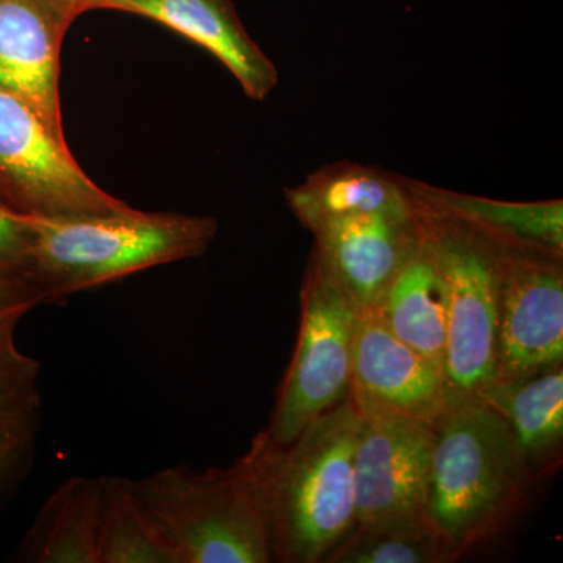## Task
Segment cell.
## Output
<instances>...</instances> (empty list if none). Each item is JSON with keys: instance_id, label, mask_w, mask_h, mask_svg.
<instances>
[{"instance_id": "20", "label": "cell", "mask_w": 563, "mask_h": 563, "mask_svg": "<svg viewBox=\"0 0 563 563\" xmlns=\"http://www.w3.org/2000/svg\"><path fill=\"white\" fill-rule=\"evenodd\" d=\"M428 518L357 525L324 563H442L457 559Z\"/></svg>"}, {"instance_id": "14", "label": "cell", "mask_w": 563, "mask_h": 563, "mask_svg": "<svg viewBox=\"0 0 563 563\" xmlns=\"http://www.w3.org/2000/svg\"><path fill=\"white\" fill-rule=\"evenodd\" d=\"M410 195L420 209L459 222L512 250L563 255V202H509L417 184Z\"/></svg>"}, {"instance_id": "10", "label": "cell", "mask_w": 563, "mask_h": 563, "mask_svg": "<svg viewBox=\"0 0 563 563\" xmlns=\"http://www.w3.org/2000/svg\"><path fill=\"white\" fill-rule=\"evenodd\" d=\"M85 13L80 0H0V88L29 103L60 139L62 44Z\"/></svg>"}, {"instance_id": "2", "label": "cell", "mask_w": 563, "mask_h": 563, "mask_svg": "<svg viewBox=\"0 0 563 563\" xmlns=\"http://www.w3.org/2000/svg\"><path fill=\"white\" fill-rule=\"evenodd\" d=\"M35 276L46 303L155 266L201 257L218 235L213 217L180 213L32 217Z\"/></svg>"}, {"instance_id": "1", "label": "cell", "mask_w": 563, "mask_h": 563, "mask_svg": "<svg viewBox=\"0 0 563 563\" xmlns=\"http://www.w3.org/2000/svg\"><path fill=\"white\" fill-rule=\"evenodd\" d=\"M361 412L351 396L292 442L255 437L246 459L261 487L273 562L324 563L357 526L354 454Z\"/></svg>"}, {"instance_id": "21", "label": "cell", "mask_w": 563, "mask_h": 563, "mask_svg": "<svg viewBox=\"0 0 563 563\" xmlns=\"http://www.w3.org/2000/svg\"><path fill=\"white\" fill-rule=\"evenodd\" d=\"M22 318L20 314L0 318V413L20 407H41V363L16 344Z\"/></svg>"}, {"instance_id": "15", "label": "cell", "mask_w": 563, "mask_h": 563, "mask_svg": "<svg viewBox=\"0 0 563 563\" xmlns=\"http://www.w3.org/2000/svg\"><path fill=\"white\" fill-rule=\"evenodd\" d=\"M424 218V217H422ZM374 309L402 343L444 374L448 342L446 287L428 239L396 274Z\"/></svg>"}, {"instance_id": "11", "label": "cell", "mask_w": 563, "mask_h": 563, "mask_svg": "<svg viewBox=\"0 0 563 563\" xmlns=\"http://www.w3.org/2000/svg\"><path fill=\"white\" fill-rule=\"evenodd\" d=\"M350 396L361 412L428 422L450 406L442 369L402 343L374 307L358 312Z\"/></svg>"}, {"instance_id": "22", "label": "cell", "mask_w": 563, "mask_h": 563, "mask_svg": "<svg viewBox=\"0 0 563 563\" xmlns=\"http://www.w3.org/2000/svg\"><path fill=\"white\" fill-rule=\"evenodd\" d=\"M41 407L0 413V495L27 468L40 429Z\"/></svg>"}, {"instance_id": "25", "label": "cell", "mask_w": 563, "mask_h": 563, "mask_svg": "<svg viewBox=\"0 0 563 563\" xmlns=\"http://www.w3.org/2000/svg\"><path fill=\"white\" fill-rule=\"evenodd\" d=\"M85 7H87L88 11L91 10H101L103 3L109 2V0H80Z\"/></svg>"}, {"instance_id": "8", "label": "cell", "mask_w": 563, "mask_h": 563, "mask_svg": "<svg viewBox=\"0 0 563 563\" xmlns=\"http://www.w3.org/2000/svg\"><path fill=\"white\" fill-rule=\"evenodd\" d=\"M562 363V257L501 246L496 380L517 379Z\"/></svg>"}, {"instance_id": "6", "label": "cell", "mask_w": 563, "mask_h": 563, "mask_svg": "<svg viewBox=\"0 0 563 563\" xmlns=\"http://www.w3.org/2000/svg\"><path fill=\"white\" fill-rule=\"evenodd\" d=\"M420 210L446 287L444 380L451 406L476 399L498 377L496 325L501 246L459 222Z\"/></svg>"}, {"instance_id": "13", "label": "cell", "mask_w": 563, "mask_h": 563, "mask_svg": "<svg viewBox=\"0 0 563 563\" xmlns=\"http://www.w3.org/2000/svg\"><path fill=\"white\" fill-rule=\"evenodd\" d=\"M101 10L158 22L209 51L252 101H265L279 84V70L252 40L232 0H109Z\"/></svg>"}, {"instance_id": "18", "label": "cell", "mask_w": 563, "mask_h": 563, "mask_svg": "<svg viewBox=\"0 0 563 563\" xmlns=\"http://www.w3.org/2000/svg\"><path fill=\"white\" fill-rule=\"evenodd\" d=\"M101 477L65 481L25 533L20 558L33 563H98Z\"/></svg>"}, {"instance_id": "24", "label": "cell", "mask_w": 563, "mask_h": 563, "mask_svg": "<svg viewBox=\"0 0 563 563\" xmlns=\"http://www.w3.org/2000/svg\"><path fill=\"white\" fill-rule=\"evenodd\" d=\"M46 303L38 285L21 277L0 273V318L20 314L25 317L35 307Z\"/></svg>"}, {"instance_id": "5", "label": "cell", "mask_w": 563, "mask_h": 563, "mask_svg": "<svg viewBox=\"0 0 563 563\" xmlns=\"http://www.w3.org/2000/svg\"><path fill=\"white\" fill-rule=\"evenodd\" d=\"M358 312L351 296L313 251L301 292V328L272 421L258 433L266 443L292 442L351 390L352 346Z\"/></svg>"}, {"instance_id": "7", "label": "cell", "mask_w": 563, "mask_h": 563, "mask_svg": "<svg viewBox=\"0 0 563 563\" xmlns=\"http://www.w3.org/2000/svg\"><path fill=\"white\" fill-rule=\"evenodd\" d=\"M0 199L40 218L124 213L132 207L102 190L81 169L66 139L0 88Z\"/></svg>"}, {"instance_id": "16", "label": "cell", "mask_w": 563, "mask_h": 563, "mask_svg": "<svg viewBox=\"0 0 563 563\" xmlns=\"http://www.w3.org/2000/svg\"><path fill=\"white\" fill-rule=\"evenodd\" d=\"M288 206L303 228L372 213H410L417 202L398 181L362 165L331 166L314 173L299 187L285 190Z\"/></svg>"}, {"instance_id": "12", "label": "cell", "mask_w": 563, "mask_h": 563, "mask_svg": "<svg viewBox=\"0 0 563 563\" xmlns=\"http://www.w3.org/2000/svg\"><path fill=\"white\" fill-rule=\"evenodd\" d=\"M314 252L358 310L383 299L424 239L420 207L410 213H372L324 222L312 231Z\"/></svg>"}, {"instance_id": "3", "label": "cell", "mask_w": 563, "mask_h": 563, "mask_svg": "<svg viewBox=\"0 0 563 563\" xmlns=\"http://www.w3.org/2000/svg\"><path fill=\"white\" fill-rule=\"evenodd\" d=\"M432 429L426 518L461 555L520 501L529 468L507 422L479 399L451 404Z\"/></svg>"}, {"instance_id": "23", "label": "cell", "mask_w": 563, "mask_h": 563, "mask_svg": "<svg viewBox=\"0 0 563 563\" xmlns=\"http://www.w3.org/2000/svg\"><path fill=\"white\" fill-rule=\"evenodd\" d=\"M0 273L21 277L38 285L35 276V258H33L31 214L22 213L2 199H0Z\"/></svg>"}, {"instance_id": "19", "label": "cell", "mask_w": 563, "mask_h": 563, "mask_svg": "<svg viewBox=\"0 0 563 563\" xmlns=\"http://www.w3.org/2000/svg\"><path fill=\"white\" fill-rule=\"evenodd\" d=\"M98 563H181L162 526L122 477H101Z\"/></svg>"}, {"instance_id": "9", "label": "cell", "mask_w": 563, "mask_h": 563, "mask_svg": "<svg viewBox=\"0 0 563 563\" xmlns=\"http://www.w3.org/2000/svg\"><path fill=\"white\" fill-rule=\"evenodd\" d=\"M432 444V422L361 412L354 454L357 525L426 517Z\"/></svg>"}, {"instance_id": "17", "label": "cell", "mask_w": 563, "mask_h": 563, "mask_svg": "<svg viewBox=\"0 0 563 563\" xmlns=\"http://www.w3.org/2000/svg\"><path fill=\"white\" fill-rule=\"evenodd\" d=\"M476 399L487 404L512 432L529 472L558 455L563 440V366L496 380Z\"/></svg>"}, {"instance_id": "4", "label": "cell", "mask_w": 563, "mask_h": 563, "mask_svg": "<svg viewBox=\"0 0 563 563\" xmlns=\"http://www.w3.org/2000/svg\"><path fill=\"white\" fill-rule=\"evenodd\" d=\"M128 484L181 563L273 562L262 492L246 455L229 468L176 466Z\"/></svg>"}]
</instances>
